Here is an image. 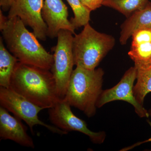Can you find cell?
Segmentation results:
<instances>
[{
    "mask_svg": "<svg viewBox=\"0 0 151 151\" xmlns=\"http://www.w3.org/2000/svg\"><path fill=\"white\" fill-rule=\"evenodd\" d=\"M0 30L7 49L20 62L50 70L53 55L45 50L19 17L8 18L1 10Z\"/></svg>",
    "mask_w": 151,
    "mask_h": 151,
    "instance_id": "obj_1",
    "label": "cell"
},
{
    "mask_svg": "<svg viewBox=\"0 0 151 151\" xmlns=\"http://www.w3.org/2000/svg\"><path fill=\"white\" fill-rule=\"evenodd\" d=\"M9 88L45 109L51 108L60 99L50 70L18 61L12 75Z\"/></svg>",
    "mask_w": 151,
    "mask_h": 151,
    "instance_id": "obj_2",
    "label": "cell"
},
{
    "mask_svg": "<svg viewBox=\"0 0 151 151\" xmlns=\"http://www.w3.org/2000/svg\"><path fill=\"white\" fill-rule=\"evenodd\" d=\"M104 74V70L100 68L90 70L76 66L63 99L88 118L93 117L97 111V100L103 91Z\"/></svg>",
    "mask_w": 151,
    "mask_h": 151,
    "instance_id": "obj_3",
    "label": "cell"
},
{
    "mask_svg": "<svg viewBox=\"0 0 151 151\" xmlns=\"http://www.w3.org/2000/svg\"><path fill=\"white\" fill-rule=\"evenodd\" d=\"M115 42L113 36L99 32L87 24L81 32L73 37L74 65L90 70L95 69L113 49Z\"/></svg>",
    "mask_w": 151,
    "mask_h": 151,
    "instance_id": "obj_4",
    "label": "cell"
},
{
    "mask_svg": "<svg viewBox=\"0 0 151 151\" xmlns=\"http://www.w3.org/2000/svg\"><path fill=\"white\" fill-rule=\"evenodd\" d=\"M73 33L62 29L58 34L57 43L52 48L53 62L50 71L56 83L57 92L60 100L65 97L74 65L72 41Z\"/></svg>",
    "mask_w": 151,
    "mask_h": 151,
    "instance_id": "obj_5",
    "label": "cell"
},
{
    "mask_svg": "<svg viewBox=\"0 0 151 151\" xmlns=\"http://www.w3.org/2000/svg\"><path fill=\"white\" fill-rule=\"evenodd\" d=\"M0 105L14 116L25 122L32 134L34 127L39 125L55 134L60 135L67 134V132L53 125H48L40 120L38 113L45 109L32 103L10 88L0 86Z\"/></svg>",
    "mask_w": 151,
    "mask_h": 151,
    "instance_id": "obj_6",
    "label": "cell"
},
{
    "mask_svg": "<svg viewBox=\"0 0 151 151\" xmlns=\"http://www.w3.org/2000/svg\"><path fill=\"white\" fill-rule=\"evenodd\" d=\"M70 107V105L63 99L49 108V119L52 125L67 133L71 131L81 132L88 136L92 143L103 144L106 137L105 132H92L88 129L85 121L73 114Z\"/></svg>",
    "mask_w": 151,
    "mask_h": 151,
    "instance_id": "obj_7",
    "label": "cell"
},
{
    "mask_svg": "<svg viewBox=\"0 0 151 151\" xmlns=\"http://www.w3.org/2000/svg\"><path fill=\"white\" fill-rule=\"evenodd\" d=\"M137 70L135 66L126 71L120 81L110 89L103 90L96 104L97 108L116 100L125 101L132 105L136 113L140 118H149L148 111L136 100L133 92L134 84L137 79Z\"/></svg>",
    "mask_w": 151,
    "mask_h": 151,
    "instance_id": "obj_8",
    "label": "cell"
},
{
    "mask_svg": "<svg viewBox=\"0 0 151 151\" xmlns=\"http://www.w3.org/2000/svg\"><path fill=\"white\" fill-rule=\"evenodd\" d=\"M44 0H14L9 9L8 18L19 17L25 25L31 28L40 40L47 37V26L42 14Z\"/></svg>",
    "mask_w": 151,
    "mask_h": 151,
    "instance_id": "obj_9",
    "label": "cell"
},
{
    "mask_svg": "<svg viewBox=\"0 0 151 151\" xmlns=\"http://www.w3.org/2000/svg\"><path fill=\"white\" fill-rule=\"evenodd\" d=\"M42 14L47 26V36L57 37L60 30H68L74 34L76 29L68 19L67 6L62 0H45Z\"/></svg>",
    "mask_w": 151,
    "mask_h": 151,
    "instance_id": "obj_10",
    "label": "cell"
},
{
    "mask_svg": "<svg viewBox=\"0 0 151 151\" xmlns=\"http://www.w3.org/2000/svg\"><path fill=\"white\" fill-rule=\"evenodd\" d=\"M20 119L13 116L4 108L0 107L1 139L10 140L23 147L34 149L32 138L28 134L27 128Z\"/></svg>",
    "mask_w": 151,
    "mask_h": 151,
    "instance_id": "obj_11",
    "label": "cell"
},
{
    "mask_svg": "<svg viewBox=\"0 0 151 151\" xmlns=\"http://www.w3.org/2000/svg\"><path fill=\"white\" fill-rule=\"evenodd\" d=\"M128 55L137 70L151 66V29H141L133 33Z\"/></svg>",
    "mask_w": 151,
    "mask_h": 151,
    "instance_id": "obj_12",
    "label": "cell"
},
{
    "mask_svg": "<svg viewBox=\"0 0 151 151\" xmlns=\"http://www.w3.org/2000/svg\"><path fill=\"white\" fill-rule=\"evenodd\" d=\"M151 29V2L140 10L136 11L127 19L121 26L119 42L125 45L133 33L141 29Z\"/></svg>",
    "mask_w": 151,
    "mask_h": 151,
    "instance_id": "obj_13",
    "label": "cell"
},
{
    "mask_svg": "<svg viewBox=\"0 0 151 151\" xmlns=\"http://www.w3.org/2000/svg\"><path fill=\"white\" fill-rule=\"evenodd\" d=\"M0 38V86L9 88L12 75L19 60L11 54Z\"/></svg>",
    "mask_w": 151,
    "mask_h": 151,
    "instance_id": "obj_14",
    "label": "cell"
},
{
    "mask_svg": "<svg viewBox=\"0 0 151 151\" xmlns=\"http://www.w3.org/2000/svg\"><path fill=\"white\" fill-rule=\"evenodd\" d=\"M149 0H103V6L113 9L128 17L145 7Z\"/></svg>",
    "mask_w": 151,
    "mask_h": 151,
    "instance_id": "obj_15",
    "label": "cell"
},
{
    "mask_svg": "<svg viewBox=\"0 0 151 151\" xmlns=\"http://www.w3.org/2000/svg\"><path fill=\"white\" fill-rule=\"evenodd\" d=\"M137 70V83L134 85L133 92L138 103L144 105L145 97L151 92V66Z\"/></svg>",
    "mask_w": 151,
    "mask_h": 151,
    "instance_id": "obj_16",
    "label": "cell"
},
{
    "mask_svg": "<svg viewBox=\"0 0 151 151\" xmlns=\"http://www.w3.org/2000/svg\"><path fill=\"white\" fill-rule=\"evenodd\" d=\"M73 11L74 17L70 20L76 29L89 23L91 11L81 3L80 0H66Z\"/></svg>",
    "mask_w": 151,
    "mask_h": 151,
    "instance_id": "obj_17",
    "label": "cell"
},
{
    "mask_svg": "<svg viewBox=\"0 0 151 151\" xmlns=\"http://www.w3.org/2000/svg\"><path fill=\"white\" fill-rule=\"evenodd\" d=\"M81 3L90 11H93L103 6V0H80Z\"/></svg>",
    "mask_w": 151,
    "mask_h": 151,
    "instance_id": "obj_18",
    "label": "cell"
},
{
    "mask_svg": "<svg viewBox=\"0 0 151 151\" xmlns=\"http://www.w3.org/2000/svg\"><path fill=\"white\" fill-rule=\"evenodd\" d=\"M14 0H0V6L3 11H9Z\"/></svg>",
    "mask_w": 151,
    "mask_h": 151,
    "instance_id": "obj_19",
    "label": "cell"
},
{
    "mask_svg": "<svg viewBox=\"0 0 151 151\" xmlns=\"http://www.w3.org/2000/svg\"><path fill=\"white\" fill-rule=\"evenodd\" d=\"M147 123H148L150 126L151 128V122L150 121H147ZM149 142H151V137L150 138H149L148 139L146 140L143 141V142H138L136 143V144H134L133 145L130 146V147H127L124 148L122 149V150H121V151H127L129 150H132V149L135 147H137L142 145V144H145V143Z\"/></svg>",
    "mask_w": 151,
    "mask_h": 151,
    "instance_id": "obj_20",
    "label": "cell"
},
{
    "mask_svg": "<svg viewBox=\"0 0 151 151\" xmlns=\"http://www.w3.org/2000/svg\"><path fill=\"white\" fill-rule=\"evenodd\" d=\"M148 112L149 116H150V117H151V109H150V110H149Z\"/></svg>",
    "mask_w": 151,
    "mask_h": 151,
    "instance_id": "obj_21",
    "label": "cell"
}]
</instances>
